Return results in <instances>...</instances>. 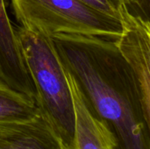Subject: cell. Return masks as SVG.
Returning a JSON list of instances; mask_svg holds the SVG:
<instances>
[{
	"label": "cell",
	"instance_id": "cell-2",
	"mask_svg": "<svg viewBox=\"0 0 150 149\" xmlns=\"http://www.w3.org/2000/svg\"><path fill=\"white\" fill-rule=\"evenodd\" d=\"M25 65L33 83L35 103L65 149L73 147L76 113L65 69L51 37L16 27Z\"/></svg>",
	"mask_w": 150,
	"mask_h": 149
},
{
	"label": "cell",
	"instance_id": "cell-10",
	"mask_svg": "<svg viewBox=\"0 0 150 149\" xmlns=\"http://www.w3.org/2000/svg\"><path fill=\"white\" fill-rule=\"evenodd\" d=\"M142 4L143 6V8L145 9V11L149 13V9H150V0H141Z\"/></svg>",
	"mask_w": 150,
	"mask_h": 149
},
{
	"label": "cell",
	"instance_id": "cell-8",
	"mask_svg": "<svg viewBox=\"0 0 150 149\" xmlns=\"http://www.w3.org/2000/svg\"><path fill=\"white\" fill-rule=\"evenodd\" d=\"M40 115L35 100L0 78V122L27 121Z\"/></svg>",
	"mask_w": 150,
	"mask_h": 149
},
{
	"label": "cell",
	"instance_id": "cell-3",
	"mask_svg": "<svg viewBox=\"0 0 150 149\" xmlns=\"http://www.w3.org/2000/svg\"><path fill=\"white\" fill-rule=\"evenodd\" d=\"M18 25L52 37L81 34L117 40L120 21L82 0H11Z\"/></svg>",
	"mask_w": 150,
	"mask_h": 149
},
{
	"label": "cell",
	"instance_id": "cell-7",
	"mask_svg": "<svg viewBox=\"0 0 150 149\" xmlns=\"http://www.w3.org/2000/svg\"><path fill=\"white\" fill-rule=\"evenodd\" d=\"M65 72L76 113L75 141L73 147L69 149H121L110 129L90 112L72 76L66 70Z\"/></svg>",
	"mask_w": 150,
	"mask_h": 149
},
{
	"label": "cell",
	"instance_id": "cell-4",
	"mask_svg": "<svg viewBox=\"0 0 150 149\" xmlns=\"http://www.w3.org/2000/svg\"><path fill=\"white\" fill-rule=\"evenodd\" d=\"M121 34L117 47L135 79L144 103L150 106V19L134 15L125 5L120 11Z\"/></svg>",
	"mask_w": 150,
	"mask_h": 149
},
{
	"label": "cell",
	"instance_id": "cell-9",
	"mask_svg": "<svg viewBox=\"0 0 150 149\" xmlns=\"http://www.w3.org/2000/svg\"><path fill=\"white\" fill-rule=\"evenodd\" d=\"M93 8L120 20V11L127 6L129 12L149 19V13L143 8L141 0H82Z\"/></svg>",
	"mask_w": 150,
	"mask_h": 149
},
{
	"label": "cell",
	"instance_id": "cell-1",
	"mask_svg": "<svg viewBox=\"0 0 150 149\" xmlns=\"http://www.w3.org/2000/svg\"><path fill=\"white\" fill-rule=\"evenodd\" d=\"M51 38L88 110L110 129L120 148L150 149V106L116 40L69 33Z\"/></svg>",
	"mask_w": 150,
	"mask_h": 149
},
{
	"label": "cell",
	"instance_id": "cell-6",
	"mask_svg": "<svg viewBox=\"0 0 150 149\" xmlns=\"http://www.w3.org/2000/svg\"><path fill=\"white\" fill-rule=\"evenodd\" d=\"M0 149H65L40 113L20 122H0Z\"/></svg>",
	"mask_w": 150,
	"mask_h": 149
},
{
	"label": "cell",
	"instance_id": "cell-5",
	"mask_svg": "<svg viewBox=\"0 0 150 149\" xmlns=\"http://www.w3.org/2000/svg\"><path fill=\"white\" fill-rule=\"evenodd\" d=\"M0 78L35 100L36 91L25 65L16 27L8 16L5 0H0Z\"/></svg>",
	"mask_w": 150,
	"mask_h": 149
}]
</instances>
